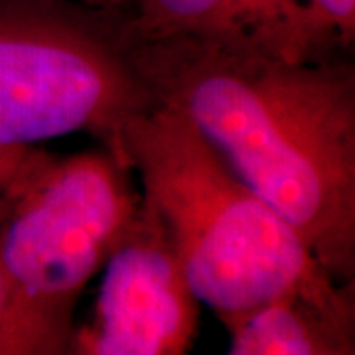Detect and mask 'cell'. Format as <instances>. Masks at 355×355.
I'll return each mask as SVG.
<instances>
[{
    "instance_id": "4",
    "label": "cell",
    "mask_w": 355,
    "mask_h": 355,
    "mask_svg": "<svg viewBox=\"0 0 355 355\" xmlns=\"http://www.w3.org/2000/svg\"><path fill=\"white\" fill-rule=\"evenodd\" d=\"M128 166L109 150L46 154L12 186L0 219V265L40 314L73 330L81 291L137 216Z\"/></svg>"
},
{
    "instance_id": "10",
    "label": "cell",
    "mask_w": 355,
    "mask_h": 355,
    "mask_svg": "<svg viewBox=\"0 0 355 355\" xmlns=\"http://www.w3.org/2000/svg\"><path fill=\"white\" fill-rule=\"evenodd\" d=\"M336 26L342 42L352 48L355 40V0H314Z\"/></svg>"
},
{
    "instance_id": "1",
    "label": "cell",
    "mask_w": 355,
    "mask_h": 355,
    "mask_svg": "<svg viewBox=\"0 0 355 355\" xmlns=\"http://www.w3.org/2000/svg\"><path fill=\"white\" fill-rule=\"evenodd\" d=\"M119 44L156 103L184 114L318 263L354 284L355 67L347 51L288 62L203 40L135 36L123 24Z\"/></svg>"
},
{
    "instance_id": "7",
    "label": "cell",
    "mask_w": 355,
    "mask_h": 355,
    "mask_svg": "<svg viewBox=\"0 0 355 355\" xmlns=\"http://www.w3.org/2000/svg\"><path fill=\"white\" fill-rule=\"evenodd\" d=\"M231 355H352L355 312L286 294L217 318Z\"/></svg>"
},
{
    "instance_id": "8",
    "label": "cell",
    "mask_w": 355,
    "mask_h": 355,
    "mask_svg": "<svg viewBox=\"0 0 355 355\" xmlns=\"http://www.w3.org/2000/svg\"><path fill=\"white\" fill-rule=\"evenodd\" d=\"M71 334L28 304L0 265V355L69 354Z\"/></svg>"
},
{
    "instance_id": "5",
    "label": "cell",
    "mask_w": 355,
    "mask_h": 355,
    "mask_svg": "<svg viewBox=\"0 0 355 355\" xmlns=\"http://www.w3.org/2000/svg\"><path fill=\"white\" fill-rule=\"evenodd\" d=\"M103 268L95 314L73 330L69 354L180 355L190 349L200 300L170 231L144 198Z\"/></svg>"
},
{
    "instance_id": "11",
    "label": "cell",
    "mask_w": 355,
    "mask_h": 355,
    "mask_svg": "<svg viewBox=\"0 0 355 355\" xmlns=\"http://www.w3.org/2000/svg\"><path fill=\"white\" fill-rule=\"evenodd\" d=\"M77 2H83L95 8H123L127 0H77Z\"/></svg>"
},
{
    "instance_id": "2",
    "label": "cell",
    "mask_w": 355,
    "mask_h": 355,
    "mask_svg": "<svg viewBox=\"0 0 355 355\" xmlns=\"http://www.w3.org/2000/svg\"><path fill=\"white\" fill-rule=\"evenodd\" d=\"M119 158L140 174L142 198L170 231L191 291L217 318L286 294L355 312L354 284L334 279L176 109L154 103L135 114Z\"/></svg>"
},
{
    "instance_id": "3",
    "label": "cell",
    "mask_w": 355,
    "mask_h": 355,
    "mask_svg": "<svg viewBox=\"0 0 355 355\" xmlns=\"http://www.w3.org/2000/svg\"><path fill=\"white\" fill-rule=\"evenodd\" d=\"M119 34L121 8L0 0V148L87 132L121 160L123 127L156 99Z\"/></svg>"
},
{
    "instance_id": "6",
    "label": "cell",
    "mask_w": 355,
    "mask_h": 355,
    "mask_svg": "<svg viewBox=\"0 0 355 355\" xmlns=\"http://www.w3.org/2000/svg\"><path fill=\"white\" fill-rule=\"evenodd\" d=\"M121 14L135 36L203 40L288 62L349 50L314 0H127Z\"/></svg>"
},
{
    "instance_id": "9",
    "label": "cell",
    "mask_w": 355,
    "mask_h": 355,
    "mask_svg": "<svg viewBox=\"0 0 355 355\" xmlns=\"http://www.w3.org/2000/svg\"><path fill=\"white\" fill-rule=\"evenodd\" d=\"M46 156V153L34 148H0V198L22 178L26 170Z\"/></svg>"
},
{
    "instance_id": "12",
    "label": "cell",
    "mask_w": 355,
    "mask_h": 355,
    "mask_svg": "<svg viewBox=\"0 0 355 355\" xmlns=\"http://www.w3.org/2000/svg\"><path fill=\"white\" fill-rule=\"evenodd\" d=\"M24 176V174H22ZM10 191H12V188L6 191L2 198H0V219H2V216L6 214V209H8V202H10Z\"/></svg>"
}]
</instances>
